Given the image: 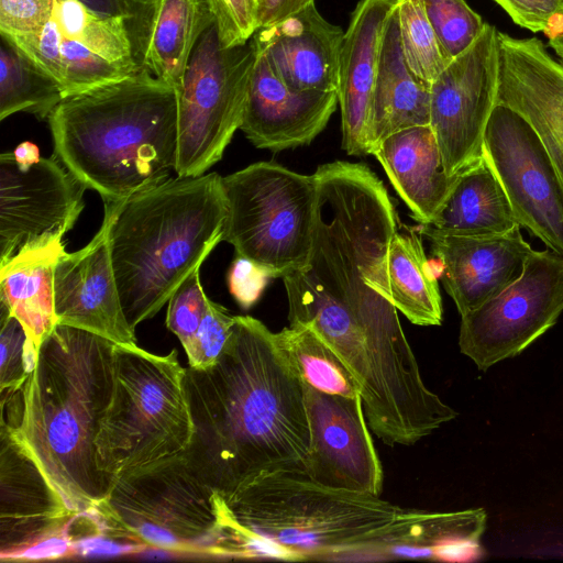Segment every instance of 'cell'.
Segmentation results:
<instances>
[{"mask_svg": "<svg viewBox=\"0 0 563 563\" xmlns=\"http://www.w3.org/2000/svg\"><path fill=\"white\" fill-rule=\"evenodd\" d=\"M185 391L194 434L184 454L220 494L265 473L305 472V384L263 322L236 316L218 358L186 368Z\"/></svg>", "mask_w": 563, "mask_h": 563, "instance_id": "6da1fadb", "label": "cell"}, {"mask_svg": "<svg viewBox=\"0 0 563 563\" xmlns=\"http://www.w3.org/2000/svg\"><path fill=\"white\" fill-rule=\"evenodd\" d=\"M114 345L57 323L24 386L1 393V429L77 515L95 509L112 486L98 468L95 441L111 400Z\"/></svg>", "mask_w": 563, "mask_h": 563, "instance_id": "7a4b0ae2", "label": "cell"}, {"mask_svg": "<svg viewBox=\"0 0 563 563\" xmlns=\"http://www.w3.org/2000/svg\"><path fill=\"white\" fill-rule=\"evenodd\" d=\"M54 155L103 202L170 178L177 156V95L140 69L63 99L48 118Z\"/></svg>", "mask_w": 563, "mask_h": 563, "instance_id": "3957f363", "label": "cell"}, {"mask_svg": "<svg viewBox=\"0 0 563 563\" xmlns=\"http://www.w3.org/2000/svg\"><path fill=\"white\" fill-rule=\"evenodd\" d=\"M228 216L222 177L168 178L120 201L110 250L130 327L153 318L223 241Z\"/></svg>", "mask_w": 563, "mask_h": 563, "instance_id": "277c9868", "label": "cell"}, {"mask_svg": "<svg viewBox=\"0 0 563 563\" xmlns=\"http://www.w3.org/2000/svg\"><path fill=\"white\" fill-rule=\"evenodd\" d=\"M222 511L238 531L285 548L297 561L328 562H373L380 543L423 514L286 471L258 475L222 495Z\"/></svg>", "mask_w": 563, "mask_h": 563, "instance_id": "5b68a950", "label": "cell"}, {"mask_svg": "<svg viewBox=\"0 0 563 563\" xmlns=\"http://www.w3.org/2000/svg\"><path fill=\"white\" fill-rule=\"evenodd\" d=\"M185 375L175 349L157 355L114 345L111 400L95 441L98 468L111 483L189 448Z\"/></svg>", "mask_w": 563, "mask_h": 563, "instance_id": "8992f818", "label": "cell"}, {"mask_svg": "<svg viewBox=\"0 0 563 563\" xmlns=\"http://www.w3.org/2000/svg\"><path fill=\"white\" fill-rule=\"evenodd\" d=\"M95 509L126 542L146 550L220 559L222 495L184 453L118 478Z\"/></svg>", "mask_w": 563, "mask_h": 563, "instance_id": "52a82bcc", "label": "cell"}, {"mask_svg": "<svg viewBox=\"0 0 563 563\" xmlns=\"http://www.w3.org/2000/svg\"><path fill=\"white\" fill-rule=\"evenodd\" d=\"M228 216L223 241L274 278L303 268L313 243L318 186L274 162H257L222 177Z\"/></svg>", "mask_w": 563, "mask_h": 563, "instance_id": "ba28073f", "label": "cell"}, {"mask_svg": "<svg viewBox=\"0 0 563 563\" xmlns=\"http://www.w3.org/2000/svg\"><path fill=\"white\" fill-rule=\"evenodd\" d=\"M257 54L253 38L225 47L213 19L198 38L177 95L178 177H198L218 163L241 128Z\"/></svg>", "mask_w": 563, "mask_h": 563, "instance_id": "9c48e42d", "label": "cell"}, {"mask_svg": "<svg viewBox=\"0 0 563 563\" xmlns=\"http://www.w3.org/2000/svg\"><path fill=\"white\" fill-rule=\"evenodd\" d=\"M562 312L563 256L533 250L516 282L461 316L460 350L485 372L523 352Z\"/></svg>", "mask_w": 563, "mask_h": 563, "instance_id": "30bf717a", "label": "cell"}, {"mask_svg": "<svg viewBox=\"0 0 563 563\" xmlns=\"http://www.w3.org/2000/svg\"><path fill=\"white\" fill-rule=\"evenodd\" d=\"M498 32L486 22L473 44L451 59L430 86V126L450 176L484 155V135L498 96Z\"/></svg>", "mask_w": 563, "mask_h": 563, "instance_id": "8fae6325", "label": "cell"}, {"mask_svg": "<svg viewBox=\"0 0 563 563\" xmlns=\"http://www.w3.org/2000/svg\"><path fill=\"white\" fill-rule=\"evenodd\" d=\"M484 154L518 224L563 256V186L531 125L512 109L497 103L486 126Z\"/></svg>", "mask_w": 563, "mask_h": 563, "instance_id": "7c38bea8", "label": "cell"}, {"mask_svg": "<svg viewBox=\"0 0 563 563\" xmlns=\"http://www.w3.org/2000/svg\"><path fill=\"white\" fill-rule=\"evenodd\" d=\"M87 186L55 156L22 169L0 155V264L20 251L63 240L85 203Z\"/></svg>", "mask_w": 563, "mask_h": 563, "instance_id": "4fadbf2b", "label": "cell"}, {"mask_svg": "<svg viewBox=\"0 0 563 563\" xmlns=\"http://www.w3.org/2000/svg\"><path fill=\"white\" fill-rule=\"evenodd\" d=\"M305 405L310 448L303 473L324 487L379 496L383 466L362 397L327 394L305 385Z\"/></svg>", "mask_w": 563, "mask_h": 563, "instance_id": "5bb4252c", "label": "cell"}, {"mask_svg": "<svg viewBox=\"0 0 563 563\" xmlns=\"http://www.w3.org/2000/svg\"><path fill=\"white\" fill-rule=\"evenodd\" d=\"M119 202H104L101 227L86 246L73 253L65 251L58 258L54 271L55 313L59 324L133 347L137 346L135 330L122 309L110 250Z\"/></svg>", "mask_w": 563, "mask_h": 563, "instance_id": "9a60e30c", "label": "cell"}, {"mask_svg": "<svg viewBox=\"0 0 563 563\" xmlns=\"http://www.w3.org/2000/svg\"><path fill=\"white\" fill-rule=\"evenodd\" d=\"M497 103L520 114L549 153L563 186V60L538 37L498 32Z\"/></svg>", "mask_w": 563, "mask_h": 563, "instance_id": "2e32d148", "label": "cell"}, {"mask_svg": "<svg viewBox=\"0 0 563 563\" xmlns=\"http://www.w3.org/2000/svg\"><path fill=\"white\" fill-rule=\"evenodd\" d=\"M432 254L442 267L441 278L461 316L494 298L523 273L533 252L515 225L505 233L451 235L422 225Z\"/></svg>", "mask_w": 563, "mask_h": 563, "instance_id": "e0dca14e", "label": "cell"}, {"mask_svg": "<svg viewBox=\"0 0 563 563\" xmlns=\"http://www.w3.org/2000/svg\"><path fill=\"white\" fill-rule=\"evenodd\" d=\"M0 442V554L1 561H19L40 542L68 530L77 514L3 429Z\"/></svg>", "mask_w": 563, "mask_h": 563, "instance_id": "ac0fdd59", "label": "cell"}, {"mask_svg": "<svg viewBox=\"0 0 563 563\" xmlns=\"http://www.w3.org/2000/svg\"><path fill=\"white\" fill-rule=\"evenodd\" d=\"M336 104V91L289 88L257 48L240 129L257 148L279 152L308 145L325 128Z\"/></svg>", "mask_w": 563, "mask_h": 563, "instance_id": "d6986e66", "label": "cell"}, {"mask_svg": "<svg viewBox=\"0 0 563 563\" xmlns=\"http://www.w3.org/2000/svg\"><path fill=\"white\" fill-rule=\"evenodd\" d=\"M343 36V30L327 21L313 2L258 29L252 38L289 88L336 91Z\"/></svg>", "mask_w": 563, "mask_h": 563, "instance_id": "ffe728a7", "label": "cell"}, {"mask_svg": "<svg viewBox=\"0 0 563 563\" xmlns=\"http://www.w3.org/2000/svg\"><path fill=\"white\" fill-rule=\"evenodd\" d=\"M395 5L396 0H360L344 32L336 93L342 117V148L349 155H368L365 134L380 41Z\"/></svg>", "mask_w": 563, "mask_h": 563, "instance_id": "44dd1931", "label": "cell"}, {"mask_svg": "<svg viewBox=\"0 0 563 563\" xmlns=\"http://www.w3.org/2000/svg\"><path fill=\"white\" fill-rule=\"evenodd\" d=\"M393 187L421 225L430 224L457 176L444 169L435 135L429 125L400 130L372 152Z\"/></svg>", "mask_w": 563, "mask_h": 563, "instance_id": "7402d4cb", "label": "cell"}, {"mask_svg": "<svg viewBox=\"0 0 563 563\" xmlns=\"http://www.w3.org/2000/svg\"><path fill=\"white\" fill-rule=\"evenodd\" d=\"M397 1V0H396ZM430 124V88L410 71L401 48L396 5L386 22L366 124L368 155L400 130Z\"/></svg>", "mask_w": 563, "mask_h": 563, "instance_id": "603a6c76", "label": "cell"}, {"mask_svg": "<svg viewBox=\"0 0 563 563\" xmlns=\"http://www.w3.org/2000/svg\"><path fill=\"white\" fill-rule=\"evenodd\" d=\"M213 19L208 0H152L134 45L136 64L178 89L192 49Z\"/></svg>", "mask_w": 563, "mask_h": 563, "instance_id": "cb8c5ba5", "label": "cell"}, {"mask_svg": "<svg viewBox=\"0 0 563 563\" xmlns=\"http://www.w3.org/2000/svg\"><path fill=\"white\" fill-rule=\"evenodd\" d=\"M64 252L63 240H58L24 249L0 264V302L21 322L38 351L57 324L54 271Z\"/></svg>", "mask_w": 563, "mask_h": 563, "instance_id": "d4e9b609", "label": "cell"}, {"mask_svg": "<svg viewBox=\"0 0 563 563\" xmlns=\"http://www.w3.org/2000/svg\"><path fill=\"white\" fill-rule=\"evenodd\" d=\"M517 224L505 189L484 154L457 175L433 221L426 225L443 234L489 235Z\"/></svg>", "mask_w": 563, "mask_h": 563, "instance_id": "484cf974", "label": "cell"}, {"mask_svg": "<svg viewBox=\"0 0 563 563\" xmlns=\"http://www.w3.org/2000/svg\"><path fill=\"white\" fill-rule=\"evenodd\" d=\"M387 271L394 306L411 323L440 325L442 300L437 275L415 232H395L387 254Z\"/></svg>", "mask_w": 563, "mask_h": 563, "instance_id": "4316f807", "label": "cell"}, {"mask_svg": "<svg viewBox=\"0 0 563 563\" xmlns=\"http://www.w3.org/2000/svg\"><path fill=\"white\" fill-rule=\"evenodd\" d=\"M63 99L59 84L1 35L0 120L16 112L48 120Z\"/></svg>", "mask_w": 563, "mask_h": 563, "instance_id": "83f0119b", "label": "cell"}, {"mask_svg": "<svg viewBox=\"0 0 563 563\" xmlns=\"http://www.w3.org/2000/svg\"><path fill=\"white\" fill-rule=\"evenodd\" d=\"M276 342L305 385L347 397L361 396L357 380L336 353L311 328L289 323Z\"/></svg>", "mask_w": 563, "mask_h": 563, "instance_id": "f1b7e54d", "label": "cell"}, {"mask_svg": "<svg viewBox=\"0 0 563 563\" xmlns=\"http://www.w3.org/2000/svg\"><path fill=\"white\" fill-rule=\"evenodd\" d=\"M52 18L65 37L132 71L141 69L134 58L126 21L102 16L78 0H54Z\"/></svg>", "mask_w": 563, "mask_h": 563, "instance_id": "f546056e", "label": "cell"}, {"mask_svg": "<svg viewBox=\"0 0 563 563\" xmlns=\"http://www.w3.org/2000/svg\"><path fill=\"white\" fill-rule=\"evenodd\" d=\"M400 43L410 71L430 88L449 64L421 0H397Z\"/></svg>", "mask_w": 563, "mask_h": 563, "instance_id": "4dcf8cb0", "label": "cell"}, {"mask_svg": "<svg viewBox=\"0 0 563 563\" xmlns=\"http://www.w3.org/2000/svg\"><path fill=\"white\" fill-rule=\"evenodd\" d=\"M421 2L449 62L473 44L486 23L465 0H421Z\"/></svg>", "mask_w": 563, "mask_h": 563, "instance_id": "1f68e13d", "label": "cell"}, {"mask_svg": "<svg viewBox=\"0 0 563 563\" xmlns=\"http://www.w3.org/2000/svg\"><path fill=\"white\" fill-rule=\"evenodd\" d=\"M0 390L18 391L33 372L38 350L32 344L21 322L0 302Z\"/></svg>", "mask_w": 563, "mask_h": 563, "instance_id": "d6a6232c", "label": "cell"}, {"mask_svg": "<svg viewBox=\"0 0 563 563\" xmlns=\"http://www.w3.org/2000/svg\"><path fill=\"white\" fill-rule=\"evenodd\" d=\"M209 299L200 283V268H197L168 300L166 325L179 339L187 356L195 347Z\"/></svg>", "mask_w": 563, "mask_h": 563, "instance_id": "836d02e7", "label": "cell"}, {"mask_svg": "<svg viewBox=\"0 0 563 563\" xmlns=\"http://www.w3.org/2000/svg\"><path fill=\"white\" fill-rule=\"evenodd\" d=\"M225 47L247 43L260 24L258 0H208Z\"/></svg>", "mask_w": 563, "mask_h": 563, "instance_id": "e575fe53", "label": "cell"}, {"mask_svg": "<svg viewBox=\"0 0 563 563\" xmlns=\"http://www.w3.org/2000/svg\"><path fill=\"white\" fill-rule=\"evenodd\" d=\"M235 317L230 314L223 306L209 299L195 347L187 356L190 367L203 368L218 358L232 334Z\"/></svg>", "mask_w": 563, "mask_h": 563, "instance_id": "d590c367", "label": "cell"}, {"mask_svg": "<svg viewBox=\"0 0 563 563\" xmlns=\"http://www.w3.org/2000/svg\"><path fill=\"white\" fill-rule=\"evenodd\" d=\"M54 0H0V33H34L51 19Z\"/></svg>", "mask_w": 563, "mask_h": 563, "instance_id": "8d00e7d4", "label": "cell"}, {"mask_svg": "<svg viewBox=\"0 0 563 563\" xmlns=\"http://www.w3.org/2000/svg\"><path fill=\"white\" fill-rule=\"evenodd\" d=\"M520 27L544 35L563 19V0H493Z\"/></svg>", "mask_w": 563, "mask_h": 563, "instance_id": "74e56055", "label": "cell"}, {"mask_svg": "<svg viewBox=\"0 0 563 563\" xmlns=\"http://www.w3.org/2000/svg\"><path fill=\"white\" fill-rule=\"evenodd\" d=\"M272 278L274 276L266 267L236 255L228 274L229 290L241 308L249 309L256 303Z\"/></svg>", "mask_w": 563, "mask_h": 563, "instance_id": "f35d334b", "label": "cell"}, {"mask_svg": "<svg viewBox=\"0 0 563 563\" xmlns=\"http://www.w3.org/2000/svg\"><path fill=\"white\" fill-rule=\"evenodd\" d=\"M93 12L126 21L132 40L147 16L152 0H78Z\"/></svg>", "mask_w": 563, "mask_h": 563, "instance_id": "ab89813d", "label": "cell"}, {"mask_svg": "<svg viewBox=\"0 0 563 563\" xmlns=\"http://www.w3.org/2000/svg\"><path fill=\"white\" fill-rule=\"evenodd\" d=\"M313 2L314 0H262L258 29L279 22Z\"/></svg>", "mask_w": 563, "mask_h": 563, "instance_id": "60d3db41", "label": "cell"}, {"mask_svg": "<svg viewBox=\"0 0 563 563\" xmlns=\"http://www.w3.org/2000/svg\"><path fill=\"white\" fill-rule=\"evenodd\" d=\"M13 154L22 169L30 168L41 159L38 147L32 142L19 144L13 151Z\"/></svg>", "mask_w": 563, "mask_h": 563, "instance_id": "b9f144b4", "label": "cell"}, {"mask_svg": "<svg viewBox=\"0 0 563 563\" xmlns=\"http://www.w3.org/2000/svg\"><path fill=\"white\" fill-rule=\"evenodd\" d=\"M545 36L550 48L563 60V19L559 20Z\"/></svg>", "mask_w": 563, "mask_h": 563, "instance_id": "7bdbcfd3", "label": "cell"}, {"mask_svg": "<svg viewBox=\"0 0 563 563\" xmlns=\"http://www.w3.org/2000/svg\"><path fill=\"white\" fill-rule=\"evenodd\" d=\"M258 1H260V8H261L262 0H258Z\"/></svg>", "mask_w": 563, "mask_h": 563, "instance_id": "ee69618b", "label": "cell"}]
</instances>
